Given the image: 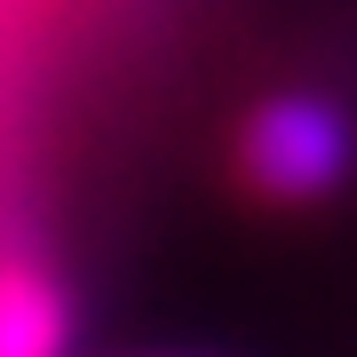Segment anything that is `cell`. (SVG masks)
<instances>
[{"label":"cell","instance_id":"cell-1","mask_svg":"<svg viewBox=\"0 0 357 357\" xmlns=\"http://www.w3.org/2000/svg\"><path fill=\"white\" fill-rule=\"evenodd\" d=\"M238 175L270 206H318L357 175V119L342 96L286 88L246 112L238 128Z\"/></svg>","mask_w":357,"mask_h":357},{"label":"cell","instance_id":"cell-3","mask_svg":"<svg viewBox=\"0 0 357 357\" xmlns=\"http://www.w3.org/2000/svg\"><path fill=\"white\" fill-rule=\"evenodd\" d=\"M167 357H191V349H167Z\"/></svg>","mask_w":357,"mask_h":357},{"label":"cell","instance_id":"cell-2","mask_svg":"<svg viewBox=\"0 0 357 357\" xmlns=\"http://www.w3.org/2000/svg\"><path fill=\"white\" fill-rule=\"evenodd\" d=\"M72 333H79L72 286L48 262L8 255L0 262V357H72Z\"/></svg>","mask_w":357,"mask_h":357}]
</instances>
